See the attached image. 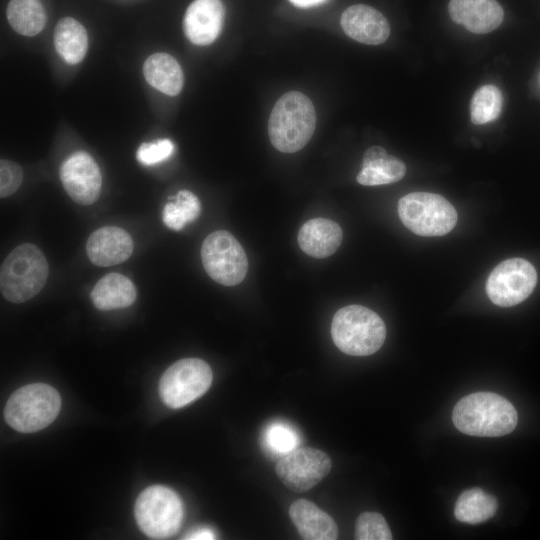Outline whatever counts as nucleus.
I'll list each match as a JSON object with an SVG mask.
<instances>
[{
	"label": "nucleus",
	"mask_w": 540,
	"mask_h": 540,
	"mask_svg": "<svg viewBox=\"0 0 540 540\" xmlns=\"http://www.w3.org/2000/svg\"><path fill=\"white\" fill-rule=\"evenodd\" d=\"M452 420L455 427L465 434L499 437L515 429L518 415L506 398L491 392H476L458 401Z\"/></svg>",
	"instance_id": "f257e3e1"
},
{
	"label": "nucleus",
	"mask_w": 540,
	"mask_h": 540,
	"mask_svg": "<svg viewBox=\"0 0 540 540\" xmlns=\"http://www.w3.org/2000/svg\"><path fill=\"white\" fill-rule=\"evenodd\" d=\"M316 127V113L311 100L301 92L290 91L275 103L268 122L272 145L284 153L301 150Z\"/></svg>",
	"instance_id": "f03ea898"
},
{
	"label": "nucleus",
	"mask_w": 540,
	"mask_h": 540,
	"mask_svg": "<svg viewBox=\"0 0 540 540\" xmlns=\"http://www.w3.org/2000/svg\"><path fill=\"white\" fill-rule=\"evenodd\" d=\"M331 336L345 354L367 356L377 352L386 337V326L373 310L361 305L339 309L332 319Z\"/></svg>",
	"instance_id": "7ed1b4c3"
},
{
	"label": "nucleus",
	"mask_w": 540,
	"mask_h": 540,
	"mask_svg": "<svg viewBox=\"0 0 540 540\" xmlns=\"http://www.w3.org/2000/svg\"><path fill=\"white\" fill-rule=\"evenodd\" d=\"M48 273V263L42 251L36 245L21 244L1 264V293L13 303L28 301L42 290Z\"/></svg>",
	"instance_id": "20e7f679"
},
{
	"label": "nucleus",
	"mask_w": 540,
	"mask_h": 540,
	"mask_svg": "<svg viewBox=\"0 0 540 540\" xmlns=\"http://www.w3.org/2000/svg\"><path fill=\"white\" fill-rule=\"evenodd\" d=\"M61 397L52 386L32 383L17 389L8 399L4 417L7 424L22 433L44 429L58 416Z\"/></svg>",
	"instance_id": "39448f33"
},
{
	"label": "nucleus",
	"mask_w": 540,
	"mask_h": 540,
	"mask_svg": "<svg viewBox=\"0 0 540 540\" xmlns=\"http://www.w3.org/2000/svg\"><path fill=\"white\" fill-rule=\"evenodd\" d=\"M402 223L414 234L437 237L449 233L457 223L454 206L443 196L429 192H412L398 202Z\"/></svg>",
	"instance_id": "423d86ee"
},
{
	"label": "nucleus",
	"mask_w": 540,
	"mask_h": 540,
	"mask_svg": "<svg viewBox=\"0 0 540 540\" xmlns=\"http://www.w3.org/2000/svg\"><path fill=\"white\" fill-rule=\"evenodd\" d=\"M134 514L141 531L153 539L175 535L183 519L180 497L170 488L153 485L138 496Z\"/></svg>",
	"instance_id": "0eeeda50"
},
{
	"label": "nucleus",
	"mask_w": 540,
	"mask_h": 540,
	"mask_svg": "<svg viewBox=\"0 0 540 540\" xmlns=\"http://www.w3.org/2000/svg\"><path fill=\"white\" fill-rule=\"evenodd\" d=\"M212 380V370L204 360L184 358L163 373L159 382V394L168 407L182 408L205 394Z\"/></svg>",
	"instance_id": "6e6552de"
},
{
	"label": "nucleus",
	"mask_w": 540,
	"mask_h": 540,
	"mask_svg": "<svg viewBox=\"0 0 540 540\" xmlns=\"http://www.w3.org/2000/svg\"><path fill=\"white\" fill-rule=\"evenodd\" d=\"M202 264L217 283L234 286L243 281L248 269L245 251L236 238L225 230L209 234L201 247Z\"/></svg>",
	"instance_id": "1a4fd4ad"
},
{
	"label": "nucleus",
	"mask_w": 540,
	"mask_h": 540,
	"mask_svg": "<svg viewBox=\"0 0 540 540\" xmlns=\"http://www.w3.org/2000/svg\"><path fill=\"white\" fill-rule=\"evenodd\" d=\"M537 283L534 266L522 258L500 262L489 274L486 292L497 306L511 307L530 296Z\"/></svg>",
	"instance_id": "9d476101"
},
{
	"label": "nucleus",
	"mask_w": 540,
	"mask_h": 540,
	"mask_svg": "<svg viewBox=\"0 0 540 540\" xmlns=\"http://www.w3.org/2000/svg\"><path fill=\"white\" fill-rule=\"evenodd\" d=\"M331 466V459L325 452L311 447L297 448L277 462L276 473L290 490L305 492L320 483Z\"/></svg>",
	"instance_id": "9b49d317"
},
{
	"label": "nucleus",
	"mask_w": 540,
	"mask_h": 540,
	"mask_svg": "<svg viewBox=\"0 0 540 540\" xmlns=\"http://www.w3.org/2000/svg\"><path fill=\"white\" fill-rule=\"evenodd\" d=\"M60 180L70 198L80 205H91L101 193L100 169L90 154L77 151L60 167Z\"/></svg>",
	"instance_id": "f8f14e48"
},
{
	"label": "nucleus",
	"mask_w": 540,
	"mask_h": 540,
	"mask_svg": "<svg viewBox=\"0 0 540 540\" xmlns=\"http://www.w3.org/2000/svg\"><path fill=\"white\" fill-rule=\"evenodd\" d=\"M225 17L221 0H194L187 8L183 29L196 45L211 44L219 36Z\"/></svg>",
	"instance_id": "ddd939ff"
},
{
	"label": "nucleus",
	"mask_w": 540,
	"mask_h": 540,
	"mask_svg": "<svg viewBox=\"0 0 540 540\" xmlns=\"http://www.w3.org/2000/svg\"><path fill=\"white\" fill-rule=\"evenodd\" d=\"M340 23L347 36L363 44L378 45L390 35V25L385 16L365 4L348 7L342 13Z\"/></svg>",
	"instance_id": "4468645a"
},
{
	"label": "nucleus",
	"mask_w": 540,
	"mask_h": 540,
	"mask_svg": "<svg viewBox=\"0 0 540 540\" xmlns=\"http://www.w3.org/2000/svg\"><path fill=\"white\" fill-rule=\"evenodd\" d=\"M133 252V241L127 231L106 226L94 231L86 243L89 260L101 267L113 266L126 261Z\"/></svg>",
	"instance_id": "2eb2a0df"
},
{
	"label": "nucleus",
	"mask_w": 540,
	"mask_h": 540,
	"mask_svg": "<svg viewBox=\"0 0 540 540\" xmlns=\"http://www.w3.org/2000/svg\"><path fill=\"white\" fill-rule=\"evenodd\" d=\"M448 12L453 22L476 34L495 30L504 18L503 8L496 0H450Z\"/></svg>",
	"instance_id": "dca6fc26"
},
{
	"label": "nucleus",
	"mask_w": 540,
	"mask_h": 540,
	"mask_svg": "<svg viewBox=\"0 0 540 540\" xmlns=\"http://www.w3.org/2000/svg\"><path fill=\"white\" fill-rule=\"evenodd\" d=\"M341 227L325 218H314L303 224L298 232V244L303 252L314 258H326L336 252L342 242Z\"/></svg>",
	"instance_id": "f3484780"
},
{
	"label": "nucleus",
	"mask_w": 540,
	"mask_h": 540,
	"mask_svg": "<svg viewBox=\"0 0 540 540\" xmlns=\"http://www.w3.org/2000/svg\"><path fill=\"white\" fill-rule=\"evenodd\" d=\"M289 515L305 540H335L338 537L335 521L309 500L294 501L289 508Z\"/></svg>",
	"instance_id": "a211bd4d"
},
{
	"label": "nucleus",
	"mask_w": 540,
	"mask_h": 540,
	"mask_svg": "<svg viewBox=\"0 0 540 540\" xmlns=\"http://www.w3.org/2000/svg\"><path fill=\"white\" fill-rule=\"evenodd\" d=\"M406 173L404 162L380 146L368 148L363 156L357 182L365 186L384 185L401 180Z\"/></svg>",
	"instance_id": "6ab92c4d"
},
{
	"label": "nucleus",
	"mask_w": 540,
	"mask_h": 540,
	"mask_svg": "<svg viewBox=\"0 0 540 540\" xmlns=\"http://www.w3.org/2000/svg\"><path fill=\"white\" fill-rule=\"evenodd\" d=\"M136 295V288L129 278L109 273L95 284L90 296L97 309L106 311L129 307Z\"/></svg>",
	"instance_id": "aec40b11"
},
{
	"label": "nucleus",
	"mask_w": 540,
	"mask_h": 540,
	"mask_svg": "<svg viewBox=\"0 0 540 540\" xmlns=\"http://www.w3.org/2000/svg\"><path fill=\"white\" fill-rule=\"evenodd\" d=\"M146 81L160 92L178 95L184 83L182 69L177 60L167 53H155L149 56L143 65Z\"/></svg>",
	"instance_id": "412c9836"
},
{
	"label": "nucleus",
	"mask_w": 540,
	"mask_h": 540,
	"mask_svg": "<svg viewBox=\"0 0 540 540\" xmlns=\"http://www.w3.org/2000/svg\"><path fill=\"white\" fill-rule=\"evenodd\" d=\"M54 46L67 63L77 64L83 60L87 52V32L76 19L62 18L54 30Z\"/></svg>",
	"instance_id": "4be33fe9"
},
{
	"label": "nucleus",
	"mask_w": 540,
	"mask_h": 540,
	"mask_svg": "<svg viewBox=\"0 0 540 540\" xmlns=\"http://www.w3.org/2000/svg\"><path fill=\"white\" fill-rule=\"evenodd\" d=\"M6 15L12 29L24 36H35L46 24V13L40 0H10Z\"/></svg>",
	"instance_id": "5701e85b"
},
{
	"label": "nucleus",
	"mask_w": 540,
	"mask_h": 540,
	"mask_svg": "<svg viewBox=\"0 0 540 540\" xmlns=\"http://www.w3.org/2000/svg\"><path fill=\"white\" fill-rule=\"evenodd\" d=\"M497 510L496 499L479 488L464 491L457 499L454 515L460 522L478 524L492 518Z\"/></svg>",
	"instance_id": "b1692460"
},
{
	"label": "nucleus",
	"mask_w": 540,
	"mask_h": 540,
	"mask_svg": "<svg viewBox=\"0 0 540 540\" xmlns=\"http://www.w3.org/2000/svg\"><path fill=\"white\" fill-rule=\"evenodd\" d=\"M201 205L198 197L188 190H180L174 202H168L162 213L163 223L170 229L179 231L186 223L196 220Z\"/></svg>",
	"instance_id": "393cba45"
},
{
	"label": "nucleus",
	"mask_w": 540,
	"mask_h": 540,
	"mask_svg": "<svg viewBox=\"0 0 540 540\" xmlns=\"http://www.w3.org/2000/svg\"><path fill=\"white\" fill-rule=\"evenodd\" d=\"M503 106V96L495 85H483L474 93L470 104L473 124L482 125L496 120Z\"/></svg>",
	"instance_id": "a878e982"
},
{
	"label": "nucleus",
	"mask_w": 540,
	"mask_h": 540,
	"mask_svg": "<svg viewBox=\"0 0 540 540\" xmlns=\"http://www.w3.org/2000/svg\"><path fill=\"white\" fill-rule=\"evenodd\" d=\"M355 538L358 540H390L392 533L380 513L364 512L356 520Z\"/></svg>",
	"instance_id": "bb28decb"
},
{
	"label": "nucleus",
	"mask_w": 540,
	"mask_h": 540,
	"mask_svg": "<svg viewBox=\"0 0 540 540\" xmlns=\"http://www.w3.org/2000/svg\"><path fill=\"white\" fill-rule=\"evenodd\" d=\"M265 443L276 454H287L296 449L299 444V435L288 424L275 422L265 431Z\"/></svg>",
	"instance_id": "cd10ccee"
},
{
	"label": "nucleus",
	"mask_w": 540,
	"mask_h": 540,
	"mask_svg": "<svg viewBox=\"0 0 540 540\" xmlns=\"http://www.w3.org/2000/svg\"><path fill=\"white\" fill-rule=\"evenodd\" d=\"M174 152V144L169 139L156 142L142 143L137 150V160L146 166H151L167 160Z\"/></svg>",
	"instance_id": "c85d7f7f"
},
{
	"label": "nucleus",
	"mask_w": 540,
	"mask_h": 540,
	"mask_svg": "<svg viewBox=\"0 0 540 540\" xmlns=\"http://www.w3.org/2000/svg\"><path fill=\"white\" fill-rule=\"evenodd\" d=\"M23 179L21 167L10 160L0 161V196L6 198L20 187Z\"/></svg>",
	"instance_id": "c756f323"
},
{
	"label": "nucleus",
	"mask_w": 540,
	"mask_h": 540,
	"mask_svg": "<svg viewBox=\"0 0 540 540\" xmlns=\"http://www.w3.org/2000/svg\"><path fill=\"white\" fill-rule=\"evenodd\" d=\"M214 532L209 528H199L197 530L192 531L191 533L187 534L184 539L189 540H201V539H215Z\"/></svg>",
	"instance_id": "7c9ffc66"
},
{
	"label": "nucleus",
	"mask_w": 540,
	"mask_h": 540,
	"mask_svg": "<svg viewBox=\"0 0 540 540\" xmlns=\"http://www.w3.org/2000/svg\"><path fill=\"white\" fill-rule=\"evenodd\" d=\"M289 1L297 7L308 8V7L320 5L326 2L327 0H289Z\"/></svg>",
	"instance_id": "2f4dec72"
},
{
	"label": "nucleus",
	"mask_w": 540,
	"mask_h": 540,
	"mask_svg": "<svg viewBox=\"0 0 540 540\" xmlns=\"http://www.w3.org/2000/svg\"><path fill=\"white\" fill-rule=\"evenodd\" d=\"M539 83H540V75H539Z\"/></svg>",
	"instance_id": "473e14b6"
}]
</instances>
